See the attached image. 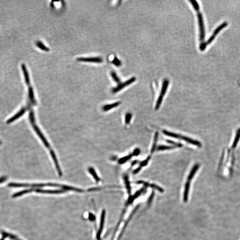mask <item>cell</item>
Masks as SVG:
<instances>
[{"label": "cell", "instance_id": "cell-12", "mask_svg": "<svg viewBox=\"0 0 240 240\" xmlns=\"http://www.w3.org/2000/svg\"><path fill=\"white\" fill-rule=\"evenodd\" d=\"M37 192H40V193H44V194H61L65 192V190H41L39 188H38L36 190Z\"/></svg>", "mask_w": 240, "mask_h": 240}, {"label": "cell", "instance_id": "cell-16", "mask_svg": "<svg viewBox=\"0 0 240 240\" xmlns=\"http://www.w3.org/2000/svg\"><path fill=\"white\" fill-rule=\"evenodd\" d=\"M190 182H187L186 183V185H185V190H184V201L185 202L188 201V193H189V190H190Z\"/></svg>", "mask_w": 240, "mask_h": 240}, {"label": "cell", "instance_id": "cell-20", "mask_svg": "<svg viewBox=\"0 0 240 240\" xmlns=\"http://www.w3.org/2000/svg\"><path fill=\"white\" fill-rule=\"evenodd\" d=\"M158 136H159V133L158 132H156L154 135V142H153V145H152V148H151V153L153 154L154 152L156 150V147H157V142H158Z\"/></svg>", "mask_w": 240, "mask_h": 240}, {"label": "cell", "instance_id": "cell-40", "mask_svg": "<svg viewBox=\"0 0 240 240\" xmlns=\"http://www.w3.org/2000/svg\"><path fill=\"white\" fill-rule=\"evenodd\" d=\"M5 237H2V238H1V239H0V240H5Z\"/></svg>", "mask_w": 240, "mask_h": 240}, {"label": "cell", "instance_id": "cell-23", "mask_svg": "<svg viewBox=\"0 0 240 240\" xmlns=\"http://www.w3.org/2000/svg\"><path fill=\"white\" fill-rule=\"evenodd\" d=\"M36 45L39 49H41L42 50L46 52H49L50 51V49L47 48L42 42H40V41L37 42H36Z\"/></svg>", "mask_w": 240, "mask_h": 240}, {"label": "cell", "instance_id": "cell-1", "mask_svg": "<svg viewBox=\"0 0 240 240\" xmlns=\"http://www.w3.org/2000/svg\"><path fill=\"white\" fill-rule=\"evenodd\" d=\"M64 185H58L56 184H29L16 183H11L8 185V186L10 187H43L45 186L56 187H61L63 188Z\"/></svg>", "mask_w": 240, "mask_h": 240}, {"label": "cell", "instance_id": "cell-25", "mask_svg": "<svg viewBox=\"0 0 240 240\" xmlns=\"http://www.w3.org/2000/svg\"><path fill=\"white\" fill-rule=\"evenodd\" d=\"M88 172L90 173V174H91L92 175L93 177L94 178V179L95 180V181L97 182H99L100 180V178L97 176V174L96 173L94 169L91 167V168H88Z\"/></svg>", "mask_w": 240, "mask_h": 240}, {"label": "cell", "instance_id": "cell-31", "mask_svg": "<svg viewBox=\"0 0 240 240\" xmlns=\"http://www.w3.org/2000/svg\"><path fill=\"white\" fill-rule=\"evenodd\" d=\"M132 114L130 113H126L125 116V124H129L131 121V119H132Z\"/></svg>", "mask_w": 240, "mask_h": 240}, {"label": "cell", "instance_id": "cell-10", "mask_svg": "<svg viewBox=\"0 0 240 240\" xmlns=\"http://www.w3.org/2000/svg\"><path fill=\"white\" fill-rule=\"evenodd\" d=\"M179 139H182V140L185 141L186 142H188V143H190L192 145H195L196 146H198V147H200L201 146V144L199 141H196V140H193V139H191L190 137H188L180 135Z\"/></svg>", "mask_w": 240, "mask_h": 240}, {"label": "cell", "instance_id": "cell-35", "mask_svg": "<svg viewBox=\"0 0 240 240\" xmlns=\"http://www.w3.org/2000/svg\"><path fill=\"white\" fill-rule=\"evenodd\" d=\"M141 153V150L139 148H136L135 149L133 150V156H137L140 154Z\"/></svg>", "mask_w": 240, "mask_h": 240}, {"label": "cell", "instance_id": "cell-9", "mask_svg": "<svg viewBox=\"0 0 240 240\" xmlns=\"http://www.w3.org/2000/svg\"><path fill=\"white\" fill-rule=\"evenodd\" d=\"M136 183L138 184H143L145 186V187H149L155 189V190H157L158 191L161 192H164V190L162 188L160 187L159 186L155 185V184H151L147 182L142 181H137V182H136Z\"/></svg>", "mask_w": 240, "mask_h": 240}, {"label": "cell", "instance_id": "cell-14", "mask_svg": "<svg viewBox=\"0 0 240 240\" xmlns=\"http://www.w3.org/2000/svg\"><path fill=\"white\" fill-rule=\"evenodd\" d=\"M50 153L51 157H52V158H53V160H54V162L57 171H58V173L60 176H62V171H61V169L60 168V166L59 165L58 162V160H57V158H56V156L55 154H54V153L53 150H51Z\"/></svg>", "mask_w": 240, "mask_h": 240}, {"label": "cell", "instance_id": "cell-37", "mask_svg": "<svg viewBox=\"0 0 240 240\" xmlns=\"http://www.w3.org/2000/svg\"><path fill=\"white\" fill-rule=\"evenodd\" d=\"M6 180H7V178H6V177H1V178H0V183L4 182L5 181H6Z\"/></svg>", "mask_w": 240, "mask_h": 240}, {"label": "cell", "instance_id": "cell-24", "mask_svg": "<svg viewBox=\"0 0 240 240\" xmlns=\"http://www.w3.org/2000/svg\"><path fill=\"white\" fill-rule=\"evenodd\" d=\"M2 235L4 237H9L13 240H21V239H19L18 237H17L15 235L13 234H11V233H8L5 232H3L2 233Z\"/></svg>", "mask_w": 240, "mask_h": 240}, {"label": "cell", "instance_id": "cell-3", "mask_svg": "<svg viewBox=\"0 0 240 240\" xmlns=\"http://www.w3.org/2000/svg\"><path fill=\"white\" fill-rule=\"evenodd\" d=\"M169 84V81L168 79H165L163 82L162 85V89H161V93L160 96L158 98L157 102H156V106H155V109L156 110H158L160 108L162 102L163 98L164 97L165 94H166L167 88H168V85Z\"/></svg>", "mask_w": 240, "mask_h": 240}, {"label": "cell", "instance_id": "cell-32", "mask_svg": "<svg viewBox=\"0 0 240 240\" xmlns=\"http://www.w3.org/2000/svg\"><path fill=\"white\" fill-rule=\"evenodd\" d=\"M150 159H151V157H150V156H149L148 158H146V159H145V160H144V161H142V162L140 163V166H141V167H142L146 166V165L148 164V163H149V160H150Z\"/></svg>", "mask_w": 240, "mask_h": 240}, {"label": "cell", "instance_id": "cell-21", "mask_svg": "<svg viewBox=\"0 0 240 240\" xmlns=\"http://www.w3.org/2000/svg\"><path fill=\"white\" fill-rule=\"evenodd\" d=\"M33 188H30L29 190H24L15 193V194L13 196V198H15L18 197V196H21L22 195L25 194H28L29 192H31L34 190Z\"/></svg>", "mask_w": 240, "mask_h": 240}, {"label": "cell", "instance_id": "cell-8", "mask_svg": "<svg viewBox=\"0 0 240 240\" xmlns=\"http://www.w3.org/2000/svg\"><path fill=\"white\" fill-rule=\"evenodd\" d=\"M78 62H84L96 63H101L103 62V60L100 57H93V58H79L77 59Z\"/></svg>", "mask_w": 240, "mask_h": 240}, {"label": "cell", "instance_id": "cell-6", "mask_svg": "<svg viewBox=\"0 0 240 240\" xmlns=\"http://www.w3.org/2000/svg\"><path fill=\"white\" fill-rule=\"evenodd\" d=\"M136 80V78L135 77H132V78H131L125 81L124 82L120 84L117 85V86L113 88L112 90V92L113 93H116L120 91H121V89H123V88L129 85V84H131L134 82Z\"/></svg>", "mask_w": 240, "mask_h": 240}, {"label": "cell", "instance_id": "cell-17", "mask_svg": "<svg viewBox=\"0 0 240 240\" xmlns=\"http://www.w3.org/2000/svg\"><path fill=\"white\" fill-rule=\"evenodd\" d=\"M120 104H121V102H120V101L115 102V103L113 104L105 105L103 107L102 109H103L104 111H108V110H110V109H113L114 108H115V107H117L118 105H120Z\"/></svg>", "mask_w": 240, "mask_h": 240}, {"label": "cell", "instance_id": "cell-5", "mask_svg": "<svg viewBox=\"0 0 240 240\" xmlns=\"http://www.w3.org/2000/svg\"><path fill=\"white\" fill-rule=\"evenodd\" d=\"M227 25H228V23L226 22H224V23L221 24L219 26L217 27V28L216 29L214 30L213 33L212 35L211 36V37L208 38L207 41L206 42H205L206 45L207 46L208 45L211 44V43L213 42L214 39L215 38L217 35V34L219 33V32L221 31V30L223 29L224 28L226 27V26H227Z\"/></svg>", "mask_w": 240, "mask_h": 240}, {"label": "cell", "instance_id": "cell-13", "mask_svg": "<svg viewBox=\"0 0 240 240\" xmlns=\"http://www.w3.org/2000/svg\"><path fill=\"white\" fill-rule=\"evenodd\" d=\"M21 69H22V72H23V74H24L25 82L27 85L29 86L30 84V80L29 72L27 70L26 66H25L24 64H22V65H21Z\"/></svg>", "mask_w": 240, "mask_h": 240}, {"label": "cell", "instance_id": "cell-41", "mask_svg": "<svg viewBox=\"0 0 240 240\" xmlns=\"http://www.w3.org/2000/svg\"><path fill=\"white\" fill-rule=\"evenodd\" d=\"M0 144H1V142H0Z\"/></svg>", "mask_w": 240, "mask_h": 240}, {"label": "cell", "instance_id": "cell-34", "mask_svg": "<svg viewBox=\"0 0 240 240\" xmlns=\"http://www.w3.org/2000/svg\"><path fill=\"white\" fill-rule=\"evenodd\" d=\"M168 143L171 144L173 145L174 147H181L182 146V144H180V143H176V142L174 141H171V140H167V141Z\"/></svg>", "mask_w": 240, "mask_h": 240}, {"label": "cell", "instance_id": "cell-4", "mask_svg": "<svg viewBox=\"0 0 240 240\" xmlns=\"http://www.w3.org/2000/svg\"><path fill=\"white\" fill-rule=\"evenodd\" d=\"M198 21L199 27L200 31V41L201 43L204 42V41L205 39V33L204 29V23L202 15L200 13H199L198 14Z\"/></svg>", "mask_w": 240, "mask_h": 240}, {"label": "cell", "instance_id": "cell-33", "mask_svg": "<svg viewBox=\"0 0 240 240\" xmlns=\"http://www.w3.org/2000/svg\"><path fill=\"white\" fill-rule=\"evenodd\" d=\"M112 63L116 66H120L121 65V62L117 57H115L114 58L113 60Z\"/></svg>", "mask_w": 240, "mask_h": 240}, {"label": "cell", "instance_id": "cell-19", "mask_svg": "<svg viewBox=\"0 0 240 240\" xmlns=\"http://www.w3.org/2000/svg\"><path fill=\"white\" fill-rule=\"evenodd\" d=\"M28 92H29V97L30 100L31 101V102L33 104H35L36 103V100H35V97H34V90H33V88L32 87H29Z\"/></svg>", "mask_w": 240, "mask_h": 240}, {"label": "cell", "instance_id": "cell-7", "mask_svg": "<svg viewBox=\"0 0 240 240\" xmlns=\"http://www.w3.org/2000/svg\"><path fill=\"white\" fill-rule=\"evenodd\" d=\"M105 215H106V211H105V210L103 209L101 212L99 227V229H98L97 233L96 238L97 240H100L101 239V235L102 234V231L103 230Z\"/></svg>", "mask_w": 240, "mask_h": 240}, {"label": "cell", "instance_id": "cell-26", "mask_svg": "<svg viewBox=\"0 0 240 240\" xmlns=\"http://www.w3.org/2000/svg\"><path fill=\"white\" fill-rule=\"evenodd\" d=\"M133 155L132 154H129V155H127V156H125V157L121 158L118 160V163L120 164H123L127 162V161H129V159H131Z\"/></svg>", "mask_w": 240, "mask_h": 240}, {"label": "cell", "instance_id": "cell-28", "mask_svg": "<svg viewBox=\"0 0 240 240\" xmlns=\"http://www.w3.org/2000/svg\"><path fill=\"white\" fill-rule=\"evenodd\" d=\"M190 2L191 3L192 5L194 7L195 10L196 11H199L200 6L198 3L195 0H190Z\"/></svg>", "mask_w": 240, "mask_h": 240}, {"label": "cell", "instance_id": "cell-36", "mask_svg": "<svg viewBox=\"0 0 240 240\" xmlns=\"http://www.w3.org/2000/svg\"><path fill=\"white\" fill-rule=\"evenodd\" d=\"M141 168H142V167H141V166L138 167V168H137V169H135V170L133 171V174H136L139 173L140 171L141 170Z\"/></svg>", "mask_w": 240, "mask_h": 240}, {"label": "cell", "instance_id": "cell-39", "mask_svg": "<svg viewBox=\"0 0 240 240\" xmlns=\"http://www.w3.org/2000/svg\"><path fill=\"white\" fill-rule=\"evenodd\" d=\"M137 161H134V162H133L132 163V165H133V166H134V165H135V164L137 163Z\"/></svg>", "mask_w": 240, "mask_h": 240}, {"label": "cell", "instance_id": "cell-18", "mask_svg": "<svg viewBox=\"0 0 240 240\" xmlns=\"http://www.w3.org/2000/svg\"><path fill=\"white\" fill-rule=\"evenodd\" d=\"M124 182L125 184V187L127 188V192L129 194H131V188L130 186V182L129 180V177L127 175H125L124 176Z\"/></svg>", "mask_w": 240, "mask_h": 240}, {"label": "cell", "instance_id": "cell-29", "mask_svg": "<svg viewBox=\"0 0 240 240\" xmlns=\"http://www.w3.org/2000/svg\"><path fill=\"white\" fill-rule=\"evenodd\" d=\"M111 77L113 79V80H114L118 84L120 83V82H121V80H120V78H118V76H117L116 73L115 72H111Z\"/></svg>", "mask_w": 240, "mask_h": 240}, {"label": "cell", "instance_id": "cell-30", "mask_svg": "<svg viewBox=\"0 0 240 240\" xmlns=\"http://www.w3.org/2000/svg\"><path fill=\"white\" fill-rule=\"evenodd\" d=\"M240 137V132L239 131H237V134L236 137H235V140H234V142H233V144L232 148H234L236 147L238 143V141H239V139Z\"/></svg>", "mask_w": 240, "mask_h": 240}, {"label": "cell", "instance_id": "cell-38", "mask_svg": "<svg viewBox=\"0 0 240 240\" xmlns=\"http://www.w3.org/2000/svg\"><path fill=\"white\" fill-rule=\"evenodd\" d=\"M89 218L90 220L91 221H93L94 220V219H95V216L93 215V214H92V213H90L89 214Z\"/></svg>", "mask_w": 240, "mask_h": 240}, {"label": "cell", "instance_id": "cell-2", "mask_svg": "<svg viewBox=\"0 0 240 240\" xmlns=\"http://www.w3.org/2000/svg\"><path fill=\"white\" fill-rule=\"evenodd\" d=\"M29 118L30 121L32 124V126L34 128V129L35 130L36 133L38 134V136H39L40 139L42 140L43 142L44 143V145H46L47 148H50V145L49 143H48V141H47L44 135H43L42 132L40 131V129L38 126L36 125V123H35V119H34V113L33 111H30L29 115Z\"/></svg>", "mask_w": 240, "mask_h": 240}, {"label": "cell", "instance_id": "cell-22", "mask_svg": "<svg viewBox=\"0 0 240 240\" xmlns=\"http://www.w3.org/2000/svg\"><path fill=\"white\" fill-rule=\"evenodd\" d=\"M163 133L166 136H169V137H173V138H178L179 139L180 135L179 134H177V133H172V132H169V131H167V130H164L163 131Z\"/></svg>", "mask_w": 240, "mask_h": 240}, {"label": "cell", "instance_id": "cell-11", "mask_svg": "<svg viewBox=\"0 0 240 240\" xmlns=\"http://www.w3.org/2000/svg\"><path fill=\"white\" fill-rule=\"evenodd\" d=\"M25 111H26V108H23L22 109L19 111V112L17 113L16 115H14V116L11 117L7 121V124L12 123V122L15 121V120L21 117V116H22V115L25 112Z\"/></svg>", "mask_w": 240, "mask_h": 240}, {"label": "cell", "instance_id": "cell-15", "mask_svg": "<svg viewBox=\"0 0 240 240\" xmlns=\"http://www.w3.org/2000/svg\"><path fill=\"white\" fill-rule=\"evenodd\" d=\"M199 168V164H196L194 166V167L192 169L190 174L188 175V177L187 182H190L191 180L193 178L194 176L196 171L198 170Z\"/></svg>", "mask_w": 240, "mask_h": 240}, {"label": "cell", "instance_id": "cell-27", "mask_svg": "<svg viewBox=\"0 0 240 240\" xmlns=\"http://www.w3.org/2000/svg\"><path fill=\"white\" fill-rule=\"evenodd\" d=\"M174 146H167V145H160L158 147V151H164L167 150H170L174 149Z\"/></svg>", "mask_w": 240, "mask_h": 240}]
</instances>
